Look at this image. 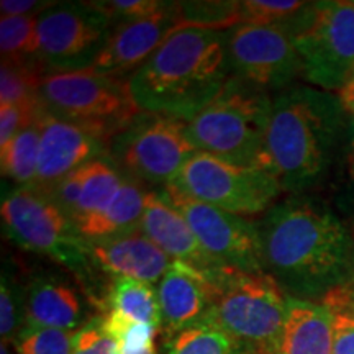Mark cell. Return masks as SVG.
Returning a JSON list of instances; mask_svg holds the SVG:
<instances>
[{"mask_svg":"<svg viewBox=\"0 0 354 354\" xmlns=\"http://www.w3.org/2000/svg\"><path fill=\"white\" fill-rule=\"evenodd\" d=\"M35 120L25 127L13 138L7 148L0 149L2 174L17 183L20 187H32L38 174L39 143H41V123Z\"/></svg>","mask_w":354,"mask_h":354,"instance_id":"23","label":"cell"},{"mask_svg":"<svg viewBox=\"0 0 354 354\" xmlns=\"http://www.w3.org/2000/svg\"><path fill=\"white\" fill-rule=\"evenodd\" d=\"M25 287V326L77 331L92 318L82 292L68 279L39 272Z\"/></svg>","mask_w":354,"mask_h":354,"instance_id":"18","label":"cell"},{"mask_svg":"<svg viewBox=\"0 0 354 354\" xmlns=\"http://www.w3.org/2000/svg\"><path fill=\"white\" fill-rule=\"evenodd\" d=\"M189 197L238 216L266 214L284 190L271 172L196 153L171 183Z\"/></svg>","mask_w":354,"mask_h":354,"instance_id":"10","label":"cell"},{"mask_svg":"<svg viewBox=\"0 0 354 354\" xmlns=\"http://www.w3.org/2000/svg\"><path fill=\"white\" fill-rule=\"evenodd\" d=\"M38 174L32 189L50 196L63 177L107 154V136L81 123L55 117L43 109Z\"/></svg>","mask_w":354,"mask_h":354,"instance_id":"14","label":"cell"},{"mask_svg":"<svg viewBox=\"0 0 354 354\" xmlns=\"http://www.w3.org/2000/svg\"><path fill=\"white\" fill-rule=\"evenodd\" d=\"M166 2H158V0H105V2H95L105 15L112 20V24H120V21L145 19V17L154 15L161 10Z\"/></svg>","mask_w":354,"mask_h":354,"instance_id":"34","label":"cell"},{"mask_svg":"<svg viewBox=\"0 0 354 354\" xmlns=\"http://www.w3.org/2000/svg\"><path fill=\"white\" fill-rule=\"evenodd\" d=\"M196 153L187 136V122L140 112L109 140L105 158L127 179L165 189Z\"/></svg>","mask_w":354,"mask_h":354,"instance_id":"7","label":"cell"},{"mask_svg":"<svg viewBox=\"0 0 354 354\" xmlns=\"http://www.w3.org/2000/svg\"><path fill=\"white\" fill-rule=\"evenodd\" d=\"M146 194L141 184L125 177L122 187L107 205L74 221L79 234L91 241L138 230Z\"/></svg>","mask_w":354,"mask_h":354,"instance_id":"21","label":"cell"},{"mask_svg":"<svg viewBox=\"0 0 354 354\" xmlns=\"http://www.w3.org/2000/svg\"><path fill=\"white\" fill-rule=\"evenodd\" d=\"M112 26L95 2L53 3L38 15L35 59L44 73L92 69Z\"/></svg>","mask_w":354,"mask_h":354,"instance_id":"11","label":"cell"},{"mask_svg":"<svg viewBox=\"0 0 354 354\" xmlns=\"http://www.w3.org/2000/svg\"><path fill=\"white\" fill-rule=\"evenodd\" d=\"M71 354H118V343L105 330L104 317H92L74 333Z\"/></svg>","mask_w":354,"mask_h":354,"instance_id":"31","label":"cell"},{"mask_svg":"<svg viewBox=\"0 0 354 354\" xmlns=\"http://www.w3.org/2000/svg\"><path fill=\"white\" fill-rule=\"evenodd\" d=\"M233 354H256V353L250 351V349H245V348H238L236 351H234Z\"/></svg>","mask_w":354,"mask_h":354,"instance_id":"42","label":"cell"},{"mask_svg":"<svg viewBox=\"0 0 354 354\" xmlns=\"http://www.w3.org/2000/svg\"><path fill=\"white\" fill-rule=\"evenodd\" d=\"M338 97L339 100H342L344 110H346L351 117H354V79L338 92Z\"/></svg>","mask_w":354,"mask_h":354,"instance_id":"38","label":"cell"},{"mask_svg":"<svg viewBox=\"0 0 354 354\" xmlns=\"http://www.w3.org/2000/svg\"><path fill=\"white\" fill-rule=\"evenodd\" d=\"M51 6L53 3L50 2H37V0H2L0 12H2V17L33 15V12L39 15V13Z\"/></svg>","mask_w":354,"mask_h":354,"instance_id":"36","label":"cell"},{"mask_svg":"<svg viewBox=\"0 0 354 354\" xmlns=\"http://www.w3.org/2000/svg\"><path fill=\"white\" fill-rule=\"evenodd\" d=\"M41 102H26V104L0 105V149L15 138L30 123L38 120L41 115Z\"/></svg>","mask_w":354,"mask_h":354,"instance_id":"32","label":"cell"},{"mask_svg":"<svg viewBox=\"0 0 354 354\" xmlns=\"http://www.w3.org/2000/svg\"><path fill=\"white\" fill-rule=\"evenodd\" d=\"M323 304L333 312V354H354V308L338 295H330Z\"/></svg>","mask_w":354,"mask_h":354,"instance_id":"33","label":"cell"},{"mask_svg":"<svg viewBox=\"0 0 354 354\" xmlns=\"http://www.w3.org/2000/svg\"><path fill=\"white\" fill-rule=\"evenodd\" d=\"M82 167H79V169L73 171L71 174L63 177V179L53 187L50 196H48L53 198V202H55L56 205L64 212V214H68L71 218H73V221L76 220L77 210H79V201H81L82 179H84Z\"/></svg>","mask_w":354,"mask_h":354,"instance_id":"35","label":"cell"},{"mask_svg":"<svg viewBox=\"0 0 354 354\" xmlns=\"http://www.w3.org/2000/svg\"><path fill=\"white\" fill-rule=\"evenodd\" d=\"M331 295H338V297L342 299L343 302H346L349 307L354 308V271L351 274V277H349L348 284L344 286L343 289L336 290L335 294H331Z\"/></svg>","mask_w":354,"mask_h":354,"instance_id":"39","label":"cell"},{"mask_svg":"<svg viewBox=\"0 0 354 354\" xmlns=\"http://www.w3.org/2000/svg\"><path fill=\"white\" fill-rule=\"evenodd\" d=\"M39 102L48 113L94 128L107 140L141 112L130 94L128 77L94 69L46 73L39 86Z\"/></svg>","mask_w":354,"mask_h":354,"instance_id":"6","label":"cell"},{"mask_svg":"<svg viewBox=\"0 0 354 354\" xmlns=\"http://www.w3.org/2000/svg\"><path fill=\"white\" fill-rule=\"evenodd\" d=\"M44 71L37 59H2L0 105L39 102Z\"/></svg>","mask_w":354,"mask_h":354,"instance_id":"24","label":"cell"},{"mask_svg":"<svg viewBox=\"0 0 354 354\" xmlns=\"http://www.w3.org/2000/svg\"><path fill=\"white\" fill-rule=\"evenodd\" d=\"M118 354H158V349L154 343L146 344L143 348H120L118 346Z\"/></svg>","mask_w":354,"mask_h":354,"instance_id":"40","label":"cell"},{"mask_svg":"<svg viewBox=\"0 0 354 354\" xmlns=\"http://www.w3.org/2000/svg\"><path fill=\"white\" fill-rule=\"evenodd\" d=\"M263 271L289 299L325 302L354 271V233L326 203L297 194L256 223Z\"/></svg>","mask_w":354,"mask_h":354,"instance_id":"1","label":"cell"},{"mask_svg":"<svg viewBox=\"0 0 354 354\" xmlns=\"http://www.w3.org/2000/svg\"><path fill=\"white\" fill-rule=\"evenodd\" d=\"M156 290L161 307V333L166 339L205 323L214 307L215 286L209 274L183 261H172Z\"/></svg>","mask_w":354,"mask_h":354,"instance_id":"16","label":"cell"},{"mask_svg":"<svg viewBox=\"0 0 354 354\" xmlns=\"http://www.w3.org/2000/svg\"><path fill=\"white\" fill-rule=\"evenodd\" d=\"M271 107L268 92L232 76L220 95L187 122V136L197 151L259 166Z\"/></svg>","mask_w":354,"mask_h":354,"instance_id":"5","label":"cell"},{"mask_svg":"<svg viewBox=\"0 0 354 354\" xmlns=\"http://www.w3.org/2000/svg\"><path fill=\"white\" fill-rule=\"evenodd\" d=\"M159 194L184 216L216 264L245 272H264L256 223L189 197L172 184Z\"/></svg>","mask_w":354,"mask_h":354,"instance_id":"13","label":"cell"},{"mask_svg":"<svg viewBox=\"0 0 354 354\" xmlns=\"http://www.w3.org/2000/svg\"><path fill=\"white\" fill-rule=\"evenodd\" d=\"M183 25L180 3L176 2H166L161 10L145 19L115 24L92 69L109 76L130 77Z\"/></svg>","mask_w":354,"mask_h":354,"instance_id":"15","label":"cell"},{"mask_svg":"<svg viewBox=\"0 0 354 354\" xmlns=\"http://www.w3.org/2000/svg\"><path fill=\"white\" fill-rule=\"evenodd\" d=\"M138 230L161 248L172 261H183L203 272L221 268L203 250L184 216L169 205L159 192L146 194Z\"/></svg>","mask_w":354,"mask_h":354,"instance_id":"19","label":"cell"},{"mask_svg":"<svg viewBox=\"0 0 354 354\" xmlns=\"http://www.w3.org/2000/svg\"><path fill=\"white\" fill-rule=\"evenodd\" d=\"M240 348L218 326L202 323L166 339L165 354H233Z\"/></svg>","mask_w":354,"mask_h":354,"instance_id":"26","label":"cell"},{"mask_svg":"<svg viewBox=\"0 0 354 354\" xmlns=\"http://www.w3.org/2000/svg\"><path fill=\"white\" fill-rule=\"evenodd\" d=\"M227 57L233 77L263 91H284L302 76L292 25L233 26L227 30Z\"/></svg>","mask_w":354,"mask_h":354,"instance_id":"12","label":"cell"},{"mask_svg":"<svg viewBox=\"0 0 354 354\" xmlns=\"http://www.w3.org/2000/svg\"><path fill=\"white\" fill-rule=\"evenodd\" d=\"M207 274L215 286V299L205 323L223 330L240 348L274 354L289 302L277 282L266 272L233 268Z\"/></svg>","mask_w":354,"mask_h":354,"instance_id":"4","label":"cell"},{"mask_svg":"<svg viewBox=\"0 0 354 354\" xmlns=\"http://www.w3.org/2000/svg\"><path fill=\"white\" fill-rule=\"evenodd\" d=\"M274 354H333V312L328 305L289 299Z\"/></svg>","mask_w":354,"mask_h":354,"instance_id":"20","label":"cell"},{"mask_svg":"<svg viewBox=\"0 0 354 354\" xmlns=\"http://www.w3.org/2000/svg\"><path fill=\"white\" fill-rule=\"evenodd\" d=\"M230 77L227 30L183 25L128 77V87L141 112L189 122Z\"/></svg>","mask_w":354,"mask_h":354,"instance_id":"3","label":"cell"},{"mask_svg":"<svg viewBox=\"0 0 354 354\" xmlns=\"http://www.w3.org/2000/svg\"><path fill=\"white\" fill-rule=\"evenodd\" d=\"M348 115L333 92L312 86L284 88L272 99L259 167L294 196L315 187L346 138Z\"/></svg>","mask_w":354,"mask_h":354,"instance_id":"2","label":"cell"},{"mask_svg":"<svg viewBox=\"0 0 354 354\" xmlns=\"http://www.w3.org/2000/svg\"><path fill=\"white\" fill-rule=\"evenodd\" d=\"M82 192L79 201L77 218L91 215L100 210L112 201L118 189L122 187L125 177L113 165H110L105 158L94 159L82 167ZM74 220V221H76Z\"/></svg>","mask_w":354,"mask_h":354,"instance_id":"25","label":"cell"},{"mask_svg":"<svg viewBox=\"0 0 354 354\" xmlns=\"http://www.w3.org/2000/svg\"><path fill=\"white\" fill-rule=\"evenodd\" d=\"M2 59H35L38 51V15L0 19Z\"/></svg>","mask_w":354,"mask_h":354,"instance_id":"27","label":"cell"},{"mask_svg":"<svg viewBox=\"0 0 354 354\" xmlns=\"http://www.w3.org/2000/svg\"><path fill=\"white\" fill-rule=\"evenodd\" d=\"M302 77L312 87L339 92L354 79V2H313L292 24Z\"/></svg>","mask_w":354,"mask_h":354,"instance_id":"8","label":"cell"},{"mask_svg":"<svg viewBox=\"0 0 354 354\" xmlns=\"http://www.w3.org/2000/svg\"><path fill=\"white\" fill-rule=\"evenodd\" d=\"M76 331L25 326L12 346L17 354H71Z\"/></svg>","mask_w":354,"mask_h":354,"instance_id":"30","label":"cell"},{"mask_svg":"<svg viewBox=\"0 0 354 354\" xmlns=\"http://www.w3.org/2000/svg\"><path fill=\"white\" fill-rule=\"evenodd\" d=\"M92 269L115 277H128L156 284L172 259L140 230L87 241Z\"/></svg>","mask_w":354,"mask_h":354,"instance_id":"17","label":"cell"},{"mask_svg":"<svg viewBox=\"0 0 354 354\" xmlns=\"http://www.w3.org/2000/svg\"><path fill=\"white\" fill-rule=\"evenodd\" d=\"M109 308L120 312L153 328L161 330V307L153 284L128 277H115L107 294Z\"/></svg>","mask_w":354,"mask_h":354,"instance_id":"22","label":"cell"},{"mask_svg":"<svg viewBox=\"0 0 354 354\" xmlns=\"http://www.w3.org/2000/svg\"><path fill=\"white\" fill-rule=\"evenodd\" d=\"M351 117V115H349ZM344 171H346L348 183L354 194V117H351L346 133V145H344Z\"/></svg>","mask_w":354,"mask_h":354,"instance_id":"37","label":"cell"},{"mask_svg":"<svg viewBox=\"0 0 354 354\" xmlns=\"http://www.w3.org/2000/svg\"><path fill=\"white\" fill-rule=\"evenodd\" d=\"M0 354H13L12 344L7 342H2V346H0Z\"/></svg>","mask_w":354,"mask_h":354,"instance_id":"41","label":"cell"},{"mask_svg":"<svg viewBox=\"0 0 354 354\" xmlns=\"http://www.w3.org/2000/svg\"><path fill=\"white\" fill-rule=\"evenodd\" d=\"M2 225L8 240L21 250L48 256L79 277L92 268L87 241L68 214L32 187H19L2 198Z\"/></svg>","mask_w":354,"mask_h":354,"instance_id":"9","label":"cell"},{"mask_svg":"<svg viewBox=\"0 0 354 354\" xmlns=\"http://www.w3.org/2000/svg\"><path fill=\"white\" fill-rule=\"evenodd\" d=\"M307 6L295 0H245L238 2V20L240 25H292Z\"/></svg>","mask_w":354,"mask_h":354,"instance_id":"29","label":"cell"},{"mask_svg":"<svg viewBox=\"0 0 354 354\" xmlns=\"http://www.w3.org/2000/svg\"><path fill=\"white\" fill-rule=\"evenodd\" d=\"M26 287L3 269L0 284V335L2 342L13 343L25 328Z\"/></svg>","mask_w":354,"mask_h":354,"instance_id":"28","label":"cell"}]
</instances>
